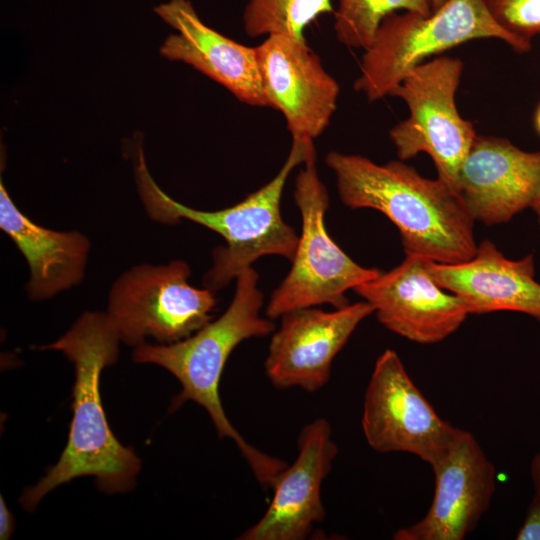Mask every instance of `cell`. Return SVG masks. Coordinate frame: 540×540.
Masks as SVG:
<instances>
[{
	"label": "cell",
	"instance_id": "6da1fadb",
	"mask_svg": "<svg viewBox=\"0 0 540 540\" xmlns=\"http://www.w3.org/2000/svg\"><path fill=\"white\" fill-rule=\"evenodd\" d=\"M120 342L106 312L86 311L64 335L38 347L60 351L73 363V416L59 460L19 499L26 511H33L58 486L83 476L94 477L97 487L108 494L134 488L141 460L113 434L100 392L101 372L117 361Z\"/></svg>",
	"mask_w": 540,
	"mask_h": 540
},
{
	"label": "cell",
	"instance_id": "7a4b0ae2",
	"mask_svg": "<svg viewBox=\"0 0 540 540\" xmlns=\"http://www.w3.org/2000/svg\"><path fill=\"white\" fill-rule=\"evenodd\" d=\"M325 163L335 174L341 202L384 214L397 227L406 255L442 264L475 255V219L460 194L439 178H426L402 160L378 164L338 151L329 152Z\"/></svg>",
	"mask_w": 540,
	"mask_h": 540
},
{
	"label": "cell",
	"instance_id": "3957f363",
	"mask_svg": "<svg viewBox=\"0 0 540 540\" xmlns=\"http://www.w3.org/2000/svg\"><path fill=\"white\" fill-rule=\"evenodd\" d=\"M236 280L233 299L225 312L191 336L170 344H147L135 347L132 360L155 364L169 371L180 383L181 391L173 398V411L187 401L206 410L218 436L231 439L257 481L271 488L287 464L248 443L229 421L219 395V384L232 351L244 340L264 337L274 332L272 319L262 317L263 293L258 288L259 275L249 267Z\"/></svg>",
	"mask_w": 540,
	"mask_h": 540
},
{
	"label": "cell",
	"instance_id": "277c9868",
	"mask_svg": "<svg viewBox=\"0 0 540 540\" xmlns=\"http://www.w3.org/2000/svg\"><path fill=\"white\" fill-rule=\"evenodd\" d=\"M312 143L292 138L288 157L274 178L241 202L220 210L193 209L168 196L150 175L141 147L135 165L137 189L153 221L172 225L185 219L224 238L225 245L213 250L212 267L202 280L203 287L216 292L263 256L293 259L299 237L282 218L281 198L291 171L304 163Z\"/></svg>",
	"mask_w": 540,
	"mask_h": 540
},
{
	"label": "cell",
	"instance_id": "5b68a950",
	"mask_svg": "<svg viewBox=\"0 0 540 540\" xmlns=\"http://www.w3.org/2000/svg\"><path fill=\"white\" fill-rule=\"evenodd\" d=\"M482 38L503 41L518 53L529 52L532 46L503 29L483 0H447L428 16L393 12L364 50L354 89L370 102L380 100L429 57Z\"/></svg>",
	"mask_w": 540,
	"mask_h": 540
},
{
	"label": "cell",
	"instance_id": "8992f818",
	"mask_svg": "<svg viewBox=\"0 0 540 540\" xmlns=\"http://www.w3.org/2000/svg\"><path fill=\"white\" fill-rule=\"evenodd\" d=\"M314 143L295 179L294 200L302 217V231L291 260L292 266L272 292L266 317L321 304L335 309L349 303L346 292L377 277L381 270L366 268L352 260L330 237L325 226L328 191L321 181Z\"/></svg>",
	"mask_w": 540,
	"mask_h": 540
},
{
	"label": "cell",
	"instance_id": "52a82bcc",
	"mask_svg": "<svg viewBox=\"0 0 540 540\" xmlns=\"http://www.w3.org/2000/svg\"><path fill=\"white\" fill-rule=\"evenodd\" d=\"M190 276L183 260L124 271L109 290L106 311L121 342L137 347L151 337L170 344L208 324L217 304L215 292L194 287Z\"/></svg>",
	"mask_w": 540,
	"mask_h": 540
},
{
	"label": "cell",
	"instance_id": "ba28073f",
	"mask_svg": "<svg viewBox=\"0 0 540 540\" xmlns=\"http://www.w3.org/2000/svg\"><path fill=\"white\" fill-rule=\"evenodd\" d=\"M462 72L459 58L436 57L413 68L390 94L409 110V116L389 132L399 159L426 153L437 178L456 191L461 165L477 136L473 123L461 117L456 105Z\"/></svg>",
	"mask_w": 540,
	"mask_h": 540
},
{
	"label": "cell",
	"instance_id": "9c48e42d",
	"mask_svg": "<svg viewBox=\"0 0 540 540\" xmlns=\"http://www.w3.org/2000/svg\"><path fill=\"white\" fill-rule=\"evenodd\" d=\"M361 426L376 452L409 453L430 466L462 432L437 414L392 349L375 362L364 394Z\"/></svg>",
	"mask_w": 540,
	"mask_h": 540
},
{
	"label": "cell",
	"instance_id": "30bf717a",
	"mask_svg": "<svg viewBox=\"0 0 540 540\" xmlns=\"http://www.w3.org/2000/svg\"><path fill=\"white\" fill-rule=\"evenodd\" d=\"M420 255H406L391 270L353 291L369 303L388 330L419 344L438 343L454 333L470 315L463 300L441 288Z\"/></svg>",
	"mask_w": 540,
	"mask_h": 540
},
{
	"label": "cell",
	"instance_id": "8fae6325",
	"mask_svg": "<svg viewBox=\"0 0 540 540\" xmlns=\"http://www.w3.org/2000/svg\"><path fill=\"white\" fill-rule=\"evenodd\" d=\"M256 51L269 107L282 113L292 138L314 141L337 108V81L306 40L270 35Z\"/></svg>",
	"mask_w": 540,
	"mask_h": 540
},
{
	"label": "cell",
	"instance_id": "7c38bea8",
	"mask_svg": "<svg viewBox=\"0 0 540 540\" xmlns=\"http://www.w3.org/2000/svg\"><path fill=\"white\" fill-rule=\"evenodd\" d=\"M372 313L371 305L361 301L331 312L307 307L282 315L265 360L272 385L307 392L323 388L330 379L334 358Z\"/></svg>",
	"mask_w": 540,
	"mask_h": 540
},
{
	"label": "cell",
	"instance_id": "4fadbf2b",
	"mask_svg": "<svg viewBox=\"0 0 540 540\" xmlns=\"http://www.w3.org/2000/svg\"><path fill=\"white\" fill-rule=\"evenodd\" d=\"M433 500L414 524L399 528L394 540H463L488 511L496 491V468L472 433L462 430L432 466Z\"/></svg>",
	"mask_w": 540,
	"mask_h": 540
},
{
	"label": "cell",
	"instance_id": "5bb4252c",
	"mask_svg": "<svg viewBox=\"0 0 540 540\" xmlns=\"http://www.w3.org/2000/svg\"><path fill=\"white\" fill-rule=\"evenodd\" d=\"M297 444L298 455L276 478L265 513L239 539L304 540L323 522L321 487L338 454L330 423L318 418L306 424Z\"/></svg>",
	"mask_w": 540,
	"mask_h": 540
},
{
	"label": "cell",
	"instance_id": "9a60e30c",
	"mask_svg": "<svg viewBox=\"0 0 540 540\" xmlns=\"http://www.w3.org/2000/svg\"><path fill=\"white\" fill-rule=\"evenodd\" d=\"M457 191L475 221L506 223L532 208L540 193V151L477 134L461 165Z\"/></svg>",
	"mask_w": 540,
	"mask_h": 540
},
{
	"label": "cell",
	"instance_id": "2e32d148",
	"mask_svg": "<svg viewBox=\"0 0 540 540\" xmlns=\"http://www.w3.org/2000/svg\"><path fill=\"white\" fill-rule=\"evenodd\" d=\"M155 12L178 31L166 38L160 53L187 63L251 106L269 107L256 47L238 43L207 26L188 0H170Z\"/></svg>",
	"mask_w": 540,
	"mask_h": 540
},
{
	"label": "cell",
	"instance_id": "e0dca14e",
	"mask_svg": "<svg viewBox=\"0 0 540 540\" xmlns=\"http://www.w3.org/2000/svg\"><path fill=\"white\" fill-rule=\"evenodd\" d=\"M427 267L441 288L463 300L469 314L515 311L540 321V283L535 280L533 254L508 259L485 239L466 262L442 264L429 260Z\"/></svg>",
	"mask_w": 540,
	"mask_h": 540
},
{
	"label": "cell",
	"instance_id": "ac0fdd59",
	"mask_svg": "<svg viewBox=\"0 0 540 540\" xmlns=\"http://www.w3.org/2000/svg\"><path fill=\"white\" fill-rule=\"evenodd\" d=\"M0 228L29 267L31 301H42L79 285L85 276L91 243L83 233L56 231L33 222L18 209L0 183Z\"/></svg>",
	"mask_w": 540,
	"mask_h": 540
},
{
	"label": "cell",
	"instance_id": "d6986e66",
	"mask_svg": "<svg viewBox=\"0 0 540 540\" xmlns=\"http://www.w3.org/2000/svg\"><path fill=\"white\" fill-rule=\"evenodd\" d=\"M333 12L332 0H247L243 27L250 38L282 34L305 40L307 26Z\"/></svg>",
	"mask_w": 540,
	"mask_h": 540
},
{
	"label": "cell",
	"instance_id": "ffe728a7",
	"mask_svg": "<svg viewBox=\"0 0 540 540\" xmlns=\"http://www.w3.org/2000/svg\"><path fill=\"white\" fill-rule=\"evenodd\" d=\"M398 11L428 16L433 9L431 0H338L333 12L336 38L349 48L366 50L382 20Z\"/></svg>",
	"mask_w": 540,
	"mask_h": 540
},
{
	"label": "cell",
	"instance_id": "44dd1931",
	"mask_svg": "<svg viewBox=\"0 0 540 540\" xmlns=\"http://www.w3.org/2000/svg\"><path fill=\"white\" fill-rule=\"evenodd\" d=\"M494 20L508 33L532 45L540 33V0H483Z\"/></svg>",
	"mask_w": 540,
	"mask_h": 540
},
{
	"label": "cell",
	"instance_id": "7402d4cb",
	"mask_svg": "<svg viewBox=\"0 0 540 540\" xmlns=\"http://www.w3.org/2000/svg\"><path fill=\"white\" fill-rule=\"evenodd\" d=\"M517 540H540V497L534 495L523 524L516 534Z\"/></svg>",
	"mask_w": 540,
	"mask_h": 540
},
{
	"label": "cell",
	"instance_id": "603a6c76",
	"mask_svg": "<svg viewBox=\"0 0 540 540\" xmlns=\"http://www.w3.org/2000/svg\"><path fill=\"white\" fill-rule=\"evenodd\" d=\"M15 520L12 512L7 507L4 498L0 497V538L9 539L14 531Z\"/></svg>",
	"mask_w": 540,
	"mask_h": 540
},
{
	"label": "cell",
	"instance_id": "cb8c5ba5",
	"mask_svg": "<svg viewBox=\"0 0 540 540\" xmlns=\"http://www.w3.org/2000/svg\"><path fill=\"white\" fill-rule=\"evenodd\" d=\"M531 478L535 495L540 497V453L536 454L530 465Z\"/></svg>",
	"mask_w": 540,
	"mask_h": 540
},
{
	"label": "cell",
	"instance_id": "d4e9b609",
	"mask_svg": "<svg viewBox=\"0 0 540 540\" xmlns=\"http://www.w3.org/2000/svg\"><path fill=\"white\" fill-rule=\"evenodd\" d=\"M534 126L537 133L540 135V103L537 106L535 114H534Z\"/></svg>",
	"mask_w": 540,
	"mask_h": 540
},
{
	"label": "cell",
	"instance_id": "484cf974",
	"mask_svg": "<svg viewBox=\"0 0 540 540\" xmlns=\"http://www.w3.org/2000/svg\"><path fill=\"white\" fill-rule=\"evenodd\" d=\"M531 209L535 212L538 224L540 226V193Z\"/></svg>",
	"mask_w": 540,
	"mask_h": 540
},
{
	"label": "cell",
	"instance_id": "4316f807",
	"mask_svg": "<svg viewBox=\"0 0 540 540\" xmlns=\"http://www.w3.org/2000/svg\"><path fill=\"white\" fill-rule=\"evenodd\" d=\"M447 0H431L433 11L440 8Z\"/></svg>",
	"mask_w": 540,
	"mask_h": 540
},
{
	"label": "cell",
	"instance_id": "83f0119b",
	"mask_svg": "<svg viewBox=\"0 0 540 540\" xmlns=\"http://www.w3.org/2000/svg\"><path fill=\"white\" fill-rule=\"evenodd\" d=\"M539 35H540V33H539Z\"/></svg>",
	"mask_w": 540,
	"mask_h": 540
}]
</instances>
